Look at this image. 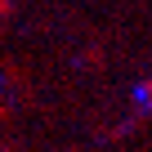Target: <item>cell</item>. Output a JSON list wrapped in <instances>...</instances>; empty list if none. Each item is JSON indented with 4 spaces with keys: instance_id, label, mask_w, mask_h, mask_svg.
Returning a JSON list of instances; mask_svg holds the SVG:
<instances>
[{
    "instance_id": "1",
    "label": "cell",
    "mask_w": 152,
    "mask_h": 152,
    "mask_svg": "<svg viewBox=\"0 0 152 152\" xmlns=\"http://www.w3.org/2000/svg\"><path fill=\"white\" fill-rule=\"evenodd\" d=\"M139 103H143V107H152V76L139 85Z\"/></svg>"
},
{
    "instance_id": "2",
    "label": "cell",
    "mask_w": 152,
    "mask_h": 152,
    "mask_svg": "<svg viewBox=\"0 0 152 152\" xmlns=\"http://www.w3.org/2000/svg\"><path fill=\"white\" fill-rule=\"evenodd\" d=\"M9 9H14V0H0V14H9Z\"/></svg>"
},
{
    "instance_id": "3",
    "label": "cell",
    "mask_w": 152,
    "mask_h": 152,
    "mask_svg": "<svg viewBox=\"0 0 152 152\" xmlns=\"http://www.w3.org/2000/svg\"><path fill=\"white\" fill-rule=\"evenodd\" d=\"M0 152H9V148H5V143H0Z\"/></svg>"
}]
</instances>
